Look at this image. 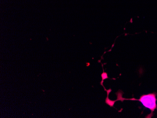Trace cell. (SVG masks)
I'll return each mask as SVG.
<instances>
[{"instance_id": "obj_1", "label": "cell", "mask_w": 157, "mask_h": 118, "mask_svg": "<svg viewBox=\"0 0 157 118\" xmlns=\"http://www.w3.org/2000/svg\"><path fill=\"white\" fill-rule=\"evenodd\" d=\"M139 101L143 104L145 107L149 108L152 111L157 108L156 101V95L154 94H148V95H143L141 97Z\"/></svg>"}, {"instance_id": "obj_2", "label": "cell", "mask_w": 157, "mask_h": 118, "mask_svg": "<svg viewBox=\"0 0 157 118\" xmlns=\"http://www.w3.org/2000/svg\"><path fill=\"white\" fill-rule=\"evenodd\" d=\"M102 78L103 80H104L105 79H106V78H108L106 73H103V74H102Z\"/></svg>"}]
</instances>
